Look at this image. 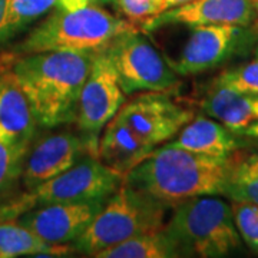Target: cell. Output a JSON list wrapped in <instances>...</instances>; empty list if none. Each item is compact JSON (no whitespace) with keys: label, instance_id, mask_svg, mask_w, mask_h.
Here are the masks:
<instances>
[{"label":"cell","instance_id":"cell-27","mask_svg":"<svg viewBox=\"0 0 258 258\" xmlns=\"http://www.w3.org/2000/svg\"><path fill=\"white\" fill-rule=\"evenodd\" d=\"M241 137H249V138L258 139V119H254L247 128L241 132Z\"/></svg>","mask_w":258,"mask_h":258},{"label":"cell","instance_id":"cell-26","mask_svg":"<svg viewBox=\"0 0 258 258\" xmlns=\"http://www.w3.org/2000/svg\"><path fill=\"white\" fill-rule=\"evenodd\" d=\"M9 2L10 0H0V37H2V32H3L5 22H6V16H8Z\"/></svg>","mask_w":258,"mask_h":258},{"label":"cell","instance_id":"cell-14","mask_svg":"<svg viewBox=\"0 0 258 258\" xmlns=\"http://www.w3.org/2000/svg\"><path fill=\"white\" fill-rule=\"evenodd\" d=\"M37 122L26 93L12 71L0 74V141L26 157Z\"/></svg>","mask_w":258,"mask_h":258},{"label":"cell","instance_id":"cell-3","mask_svg":"<svg viewBox=\"0 0 258 258\" xmlns=\"http://www.w3.org/2000/svg\"><path fill=\"white\" fill-rule=\"evenodd\" d=\"M135 23L116 18L98 6L57 9L33 29L16 47L19 53L39 52H99Z\"/></svg>","mask_w":258,"mask_h":258},{"label":"cell","instance_id":"cell-24","mask_svg":"<svg viewBox=\"0 0 258 258\" xmlns=\"http://www.w3.org/2000/svg\"><path fill=\"white\" fill-rule=\"evenodd\" d=\"M25 157L0 141V205L8 201L20 179Z\"/></svg>","mask_w":258,"mask_h":258},{"label":"cell","instance_id":"cell-23","mask_svg":"<svg viewBox=\"0 0 258 258\" xmlns=\"http://www.w3.org/2000/svg\"><path fill=\"white\" fill-rule=\"evenodd\" d=\"M232 217L242 242L251 251L258 252V205L232 201Z\"/></svg>","mask_w":258,"mask_h":258},{"label":"cell","instance_id":"cell-17","mask_svg":"<svg viewBox=\"0 0 258 258\" xmlns=\"http://www.w3.org/2000/svg\"><path fill=\"white\" fill-rule=\"evenodd\" d=\"M252 102L254 96L212 83L211 89L201 101V109L210 118L241 135V132L255 119Z\"/></svg>","mask_w":258,"mask_h":258},{"label":"cell","instance_id":"cell-31","mask_svg":"<svg viewBox=\"0 0 258 258\" xmlns=\"http://www.w3.org/2000/svg\"><path fill=\"white\" fill-rule=\"evenodd\" d=\"M254 10H255V13H257V15H258V3H255V5H254ZM255 30H257V32H258V28L255 29Z\"/></svg>","mask_w":258,"mask_h":258},{"label":"cell","instance_id":"cell-4","mask_svg":"<svg viewBox=\"0 0 258 258\" xmlns=\"http://www.w3.org/2000/svg\"><path fill=\"white\" fill-rule=\"evenodd\" d=\"M164 230L182 257L221 258L242 247L231 204L215 195H200L176 204Z\"/></svg>","mask_w":258,"mask_h":258},{"label":"cell","instance_id":"cell-21","mask_svg":"<svg viewBox=\"0 0 258 258\" xmlns=\"http://www.w3.org/2000/svg\"><path fill=\"white\" fill-rule=\"evenodd\" d=\"M59 0H10L0 45L22 33L29 25L56 8Z\"/></svg>","mask_w":258,"mask_h":258},{"label":"cell","instance_id":"cell-28","mask_svg":"<svg viewBox=\"0 0 258 258\" xmlns=\"http://www.w3.org/2000/svg\"><path fill=\"white\" fill-rule=\"evenodd\" d=\"M192 0H162V8H161V13L165 12V10L174 9V8H178V6H182V5H186Z\"/></svg>","mask_w":258,"mask_h":258},{"label":"cell","instance_id":"cell-6","mask_svg":"<svg viewBox=\"0 0 258 258\" xmlns=\"http://www.w3.org/2000/svg\"><path fill=\"white\" fill-rule=\"evenodd\" d=\"M122 181V174L88 154L62 174L5 201L0 205V220H16L23 212L47 204L109 198Z\"/></svg>","mask_w":258,"mask_h":258},{"label":"cell","instance_id":"cell-7","mask_svg":"<svg viewBox=\"0 0 258 258\" xmlns=\"http://www.w3.org/2000/svg\"><path fill=\"white\" fill-rule=\"evenodd\" d=\"M125 95L166 92L178 83V74L137 29L122 33L105 49Z\"/></svg>","mask_w":258,"mask_h":258},{"label":"cell","instance_id":"cell-13","mask_svg":"<svg viewBox=\"0 0 258 258\" xmlns=\"http://www.w3.org/2000/svg\"><path fill=\"white\" fill-rule=\"evenodd\" d=\"M254 13L251 0H192L145 20L142 30L152 32L168 25H185L189 28L204 25L249 26Z\"/></svg>","mask_w":258,"mask_h":258},{"label":"cell","instance_id":"cell-32","mask_svg":"<svg viewBox=\"0 0 258 258\" xmlns=\"http://www.w3.org/2000/svg\"><path fill=\"white\" fill-rule=\"evenodd\" d=\"M252 2V5H255V3H258V0H251Z\"/></svg>","mask_w":258,"mask_h":258},{"label":"cell","instance_id":"cell-5","mask_svg":"<svg viewBox=\"0 0 258 258\" xmlns=\"http://www.w3.org/2000/svg\"><path fill=\"white\" fill-rule=\"evenodd\" d=\"M169 207L122 181L101 211L72 242V251L95 257L96 252L145 232L164 230Z\"/></svg>","mask_w":258,"mask_h":258},{"label":"cell","instance_id":"cell-25","mask_svg":"<svg viewBox=\"0 0 258 258\" xmlns=\"http://www.w3.org/2000/svg\"><path fill=\"white\" fill-rule=\"evenodd\" d=\"M119 9L132 23H144L161 13L162 0H116Z\"/></svg>","mask_w":258,"mask_h":258},{"label":"cell","instance_id":"cell-9","mask_svg":"<svg viewBox=\"0 0 258 258\" xmlns=\"http://www.w3.org/2000/svg\"><path fill=\"white\" fill-rule=\"evenodd\" d=\"M257 30L237 25L194 26L176 62H169L178 75L188 76L214 69L238 55L254 42Z\"/></svg>","mask_w":258,"mask_h":258},{"label":"cell","instance_id":"cell-12","mask_svg":"<svg viewBox=\"0 0 258 258\" xmlns=\"http://www.w3.org/2000/svg\"><path fill=\"white\" fill-rule=\"evenodd\" d=\"M106 200L40 205L23 212L16 220L47 244H72L88 228Z\"/></svg>","mask_w":258,"mask_h":258},{"label":"cell","instance_id":"cell-1","mask_svg":"<svg viewBox=\"0 0 258 258\" xmlns=\"http://www.w3.org/2000/svg\"><path fill=\"white\" fill-rule=\"evenodd\" d=\"M96 53V52H95ZM93 52H39L18 59L12 72L28 96L37 126L74 123Z\"/></svg>","mask_w":258,"mask_h":258},{"label":"cell","instance_id":"cell-8","mask_svg":"<svg viewBox=\"0 0 258 258\" xmlns=\"http://www.w3.org/2000/svg\"><path fill=\"white\" fill-rule=\"evenodd\" d=\"M125 102V92L120 88L118 74L106 50L93 56L91 71L83 83L76 125L79 132L98 149L99 138L105 125L119 112Z\"/></svg>","mask_w":258,"mask_h":258},{"label":"cell","instance_id":"cell-20","mask_svg":"<svg viewBox=\"0 0 258 258\" xmlns=\"http://www.w3.org/2000/svg\"><path fill=\"white\" fill-rule=\"evenodd\" d=\"M224 197L258 205V152L245 157L234 154Z\"/></svg>","mask_w":258,"mask_h":258},{"label":"cell","instance_id":"cell-15","mask_svg":"<svg viewBox=\"0 0 258 258\" xmlns=\"http://www.w3.org/2000/svg\"><path fill=\"white\" fill-rule=\"evenodd\" d=\"M154 149L155 148L141 138L118 112L102 131L96 155L105 165L125 176Z\"/></svg>","mask_w":258,"mask_h":258},{"label":"cell","instance_id":"cell-19","mask_svg":"<svg viewBox=\"0 0 258 258\" xmlns=\"http://www.w3.org/2000/svg\"><path fill=\"white\" fill-rule=\"evenodd\" d=\"M96 258H176L181 251L165 230L145 232L111 245L95 254Z\"/></svg>","mask_w":258,"mask_h":258},{"label":"cell","instance_id":"cell-18","mask_svg":"<svg viewBox=\"0 0 258 258\" xmlns=\"http://www.w3.org/2000/svg\"><path fill=\"white\" fill-rule=\"evenodd\" d=\"M72 247L47 244L18 220H0V258L25 255H63Z\"/></svg>","mask_w":258,"mask_h":258},{"label":"cell","instance_id":"cell-10","mask_svg":"<svg viewBox=\"0 0 258 258\" xmlns=\"http://www.w3.org/2000/svg\"><path fill=\"white\" fill-rule=\"evenodd\" d=\"M119 115L149 145L168 142L194 118V112L172 101L165 92H148L123 103Z\"/></svg>","mask_w":258,"mask_h":258},{"label":"cell","instance_id":"cell-30","mask_svg":"<svg viewBox=\"0 0 258 258\" xmlns=\"http://www.w3.org/2000/svg\"><path fill=\"white\" fill-rule=\"evenodd\" d=\"M89 5H93V3H109V2H116V0H88Z\"/></svg>","mask_w":258,"mask_h":258},{"label":"cell","instance_id":"cell-16","mask_svg":"<svg viewBox=\"0 0 258 258\" xmlns=\"http://www.w3.org/2000/svg\"><path fill=\"white\" fill-rule=\"evenodd\" d=\"M238 137L241 135L225 128L218 120L200 115L189 120L174 141L166 144L207 157L228 158L242 145Z\"/></svg>","mask_w":258,"mask_h":258},{"label":"cell","instance_id":"cell-22","mask_svg":"<svg viewBox=\"0 0 258 258\" xmlns=\"http://www.w3.org/2000/svg\"><path fill=\"white\" fill-rule=\"evenodd\" d=\"M212 83L227 86L244 95L258 96V53L247 63L221 72Z\"/></svg>","mask_w":258,"mask_h":258},{"label":"cell","instance_id":"cell-2","mask_svg":"<svg viewBox=\"0 0 258 258\" xmlns=\"http://www.w3.org/2000/svg\"><path fill=\"white\" fill-rule=\"evenodd\" d=\"M234 154L214 158L165 144L123 176L126 184L168 207L200 195H224Z\"/></svg>","mask_w":258,"mask_h":258},{"label":"cell","instance_id":"cell-29","mask_svg":"<svg viewBox=\"0 0 258 258\" xmlns=\"http://www.w3.org/2000/svg\"><path fill=\"white\" fill-rule=\"evenodd\" d=\"M252 111H254V118L258 119V96H254V102H252Z\"/></svg>","mask_w":258,"mask_h":258},{"label":"cell","instance_id":"cell-11","mask_svg":"<svg viewBox=\"0 0 258 258\" xmlns=\"http://www.w3.org/2000/svg\"><path fill=\"white\" fill-rule=\"evenodd\" d=\"M96 152L98 149L82 134L71 131L52 134L28 151L20 175L22 184L25 189H32L64 172L88 154L98 157Z\"/></svg>","mask_w":258,"mask_h":258}]
</instances>
